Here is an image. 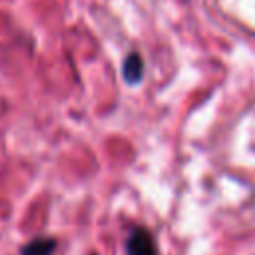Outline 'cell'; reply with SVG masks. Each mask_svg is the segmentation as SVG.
<instances>
[{
    "mask_svg": "<svg viewBox=\"0 0 255 255\" xmlns=\"http://www.w3.org/2000/svg\"><path fill=\"white\" fill-rule=\"evenodd\" d=\"M56 251L54 237H36L22 247V255H52Z\"/></svg>",
    "mask_w": 255,
    "mask_h": 255,
    "instance_id": "cell-2",
    "label": "cell"
},
{
    "mask_svg": "<svg viewBox=\"0 0 255 255\" xmlns=\"http://www.w3.org/2000/svg\"><path fill=\"white\" fill-rule=\"evenodd\" d=\"M141 72H143V64H141V58L137 54H131L128 56L126 64H124V76L128 82H137L141 78Z\"/></svg>",
    "mask_w": 255,
    "mask_h": 255,
    "instance_id": "cell-3",
    "label": "cell"
},
{
    "mask_svg": "<svg viewBox=\"0 0 255 255\" xmlns=\"http://www.w3.org/2000/svg\"><path fill=\"white\" fill-rule=\"evenodd\" d=\"M126 253L128 255H157V245H155L153 235L143 227L133 229L126 241Z\"/></svg>",
    "mask_w": 255,
    "mask_h": 255,
    "instance_id": "cell-1",
    "label": "cell"
}]
</instances>
